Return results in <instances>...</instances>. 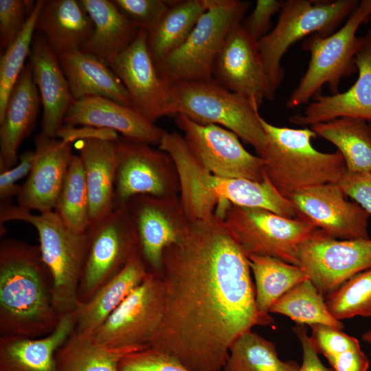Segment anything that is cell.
<instances>
[{
    "label": "cell",
    "mask_w": 371,
    "mask_h": 371,
    "mask_svg": "<svg viewBox=\"0 0 371 371\" xmlns=\"http://www.w3.org/2000/svg\"><path fill=\"white\" fill-rule=\"evenodd\" d=\"M249 259L223 218L191 221L164 251L165 307L151 342L190 371H221L233 342L273 322L258 311Z\"/></svg>",
    "instance_id": "obj_1"
},
{
    "label": "cell",
    "mask_w": 371,
    "mask_h": 371,
    "mask_svg": "<svg viewBox=\"0 0 371 371\" xmlns=\"http://www.w3.org/2000/svg\"><path fill=\"white\" fill-rule=\"evenodd\" d=\"M61 315L53 280L39 246L6 238L0 243V336L40 338L50 334Z\"/></svg>",
    "instance_id": "obj_2"
},
{
    "label": "cell",
    "mask_w": 371,
    "mask_h": 371,
    "mask_svg": "<svg viewBox=\"0 0 371 371\" xmlns=\"http://www.w3.org/2000/svg\"><path fill=\"white\" fill-rule=\"evenodd\" d=\"M159 149L172 159L179 177L181 199L190 221L216 214L222 218L230 204L262 208L278 215L295 218L289 199L282 195L265 175L262 181L225 178L203 168L189 149L183 136L164 131Z\"/></svg>",
    "instance_id": "obj_3"
},
{
    "label": "cell",
    "mask_w": 371,
    "mask_h": 371,
    "mask_svg": "<svg viewBox=\"0 0 371 371\" xmlns=\"http://www.w3.org/2000/svg\"><path fill=\"white\" fill-rule=\"evenodd\" d=\"M265 133V144L258 156L273 186L284 196L299 190L330 183H339L347 172L339 151L316 150L311 140L317 137L311 128L274 126L260 114Z\"/></svg>",
    "instance_id": "obj_4"
},
{
    "label": "cell",
    "mask_w": 371,
    "mask_h": 371,
    "mask_svg": "<svg viewBox=\"0 0 371 371\" xmlns=\"http://www.w3.org/2000/svg\"><path fill=\"white\" fill-rule=\"evenodd\" d=\"M21 221L34 227L43 259L53 280L54 306L60 315L74 312L87 247V233L67 227L54 212L34 214L27 210L1 202L0 223Z\"/></svg>",
    "instance_id": "obj_5"
},
{
    "label": "cell",
    "mask_w": 371,
    "mask_h": 371,
    "mask_svg": "<svg viewBox=\"0 0 371 371\" xmlns=\"http://www.w3.org/2000/svg\"><path fill=\"white\" fill-rule=\"evenodd\" d=\"M258 108L212 78L176 82L170 86L168 115L182 114L201 124L224 127L251 144L258 154L265 144Z\"/></svg>",
    "instance_id": "obj_6"
},
{
    "label": "cell",
    "mask_w": 371,
    "mask_h": 371,
    "mask_svg": "<svg viewBox=\"0 0 371 371\" xmlns=\"http://www.w3.org/2000/svg\"><path fill=\"white\" fill-rule=\"evenodd\" d=\"M371 16V0L361 1L346 23L332 34H313L304 41L302 48L310 53L308 68L297 87L290 95L286 107L293 109L307 103L324 85L333 94L338 93L341 80L357 71L355 62L362 37L357 32Z\"/></svg>",
    "instance_id": "obj_7"
},
{
    "label": "cell",
    "mask_w": 371,
    "mask_h": 371,
    "mask_svg": "<svg viewBox=\"0 0 371 371\" xmlns=\"http://www.w3.org/2000/svg\"><path fill=\"white\" fill-rule=\"evenodd\" d=\"M207 10L186 41L156 65L168 84L207 80L229 32L241 21L250 3L240 0H205Z\"/></svg>",
    "instance_id": "obj_8"
},
{
    "label": "cell",
    "mask_w": 371,
    "mask_h": 371,
    "mask_svg": "<svg viewBox=\"0 0 371 371\" xmlns=\"http://www.w3.org/2000/svg\"><path fill=\"white\" fill-rule=\"evenodd\" d=\"M357 0H288L274 28L257 42L271 87L276 91L284 77L281 60L295 42L313 34L327 36L357 7Z\"/></svg>",
    "instance_id": "obj_9"
},
{
    "label": "cell",
    "mask_w": 371,
    "mask_h": 371,
    "mask_svg": "<svg viewBox=\"0 0 371 371\" xmlns=\"http://www.w3.org/2000/svg\"><path fill=\"white\" fill-rule=\"evenodd\" d=\"M222 218L247 256H270L295 265L300 245L317 229L297 217L233 204Z\"/></svg>",
    "instance_id": "obj_10"
},
{
    "label": "cell",
    "mask_w": 371,
    "mask_h": 371,
    "mask_svg": "<svg viewBox=\"0 0 371 371\" xmlns=\"http://www.w3.org/2000/svg\"><path fill=\"white\" fill-rule=\"evenodd\" d=\"M165 291L162 278L148 273L95 333L110 348L136 351L150 346L162 321Z\"/></svg>",
    "instance_id": "obj_11"
},
{
    "label": "cell",
    "mask_w": 371,
    "mask_h": 371,
    "mask_svg": "<svg viewBox=\"0 0 371 371\" xmlns=\"http://www.w3.org/2000/svg\"><path fill=\"white\" fill-rule=\"evenodd\" d=\"M124 207L137 252L148 273L161 278L165 250L177 243L190 224L179 195H137Z\"/></svg>",
    "instance_id": "obj_12"
},
{
    "label": "cell",
    "mask_w": 371,
    "mask_h": 371,
    "mask_svg": "<svg viewBox=\"0 0 371 371\" xmlns=\"http://www.w3.org/2000/svg\"><path fill=\"white\" fill-rule=\"evenodd\" d=\"M117 170L114 205L123 207L133 196L179 195L180 181L171 157L150 144L120 137L115 142Z\"/></svg>",
    "instance_id": "obj_13"
},
{
    "label": "cell",
    "mask_w": 371,
    "mask_h": 371,
    "mask_svg": "<svg viewBox=\"0 0 371 371\" xmlns=\"http://www.w3.org/2000/svg\"><path fill=\"white\" fill-rule=\"evenodd\" d=\"M87 247L78 299L82 303L115 276L137 251L124 207L115 208L86 232Z\"/></svg>",
    "instance_id": "obj_14"
},
{
    "label": "cell",
    "mask_w": 371,
    "mask_h": 371,
    "mask_svg": "<svg viewBox=\"0 0 371 371\" xmlns=\"http://www.w3.org/2000/svg\"><path fill=\"white\" fill-rule=\"evenodd\" d=\"M175 116L192 154L206 170L221 177L263 181V160L249 153L234 133L218 125L196 123L182 114Z\"/></svg>",
    "instance_id": "obj_15"
},
{
    "label": "cell",
    "mask_w": 371,
    "mask_h": 371,
    "mask_svg": "<svg viewBox=\"0 0 371 371\" xmlns=\"http://www.w3.org/2000/svg\"><path fill=\"white\" fill-rule=\"evenodd\" d=\"M297 265L321 294L328 295L371 269V239L337 240L317 229L300 245Z\"/></svg>",
    "instance_id": "obj_16"
},
{
    "label": "cell",
    "mask_w": 371,
    "mask_h": 371,
    "mask_svg": "<svg viewBox=\"0 0 371 371\" xmlns=\"http://www.w3.org/2000/svg\"><path fill=\"white\" fill-rule=\"evenodd\" d=\"M338 183L307 188L290 194L296 217L341 240L368 239L370 215L349 201Z\"/></svg>",
    "instance_id": "obj_17"
},
{
    "label": "cell",
    "mask_w": 371,
    "mask_h": 371,
    "mask_svg": "<svg viewBox=\"0 0 371 371\" xmlns=\"http://www.w3.org/2000/svg\"><path fill=\"white\" fill-rule=\"evenodd\" d=\"M212 78L258 106L275 96L261 56L240 23L227 34L214 62Z\"/></svg>",
    "instance_id": "obj_18"
},
{
    "label": "cell",
    "mask_w": 371,
    "mask_h": 371,
    "mask_svg": "<svg viewBox=\"0 0 371 371\" xmlns=\"http://www.w3.org/2000/svg\"><path fill=\"white\" fill-rule=\"evenodd\" d=\"M109 65L124 84L132 107L138 113L154 124L168 115L170 85L157 71L144 30L140 29L130 45Z\"/></svg>",
    "instance_id": "obj_19"
},
{
    "label": "cell",
    "mask_w": 371,
    "mask_h": 371,
    "mask_svg": "<svg viewBox=\"0 0 371 371\" xmlns=\"http://www.w3.org/2000/svg\"><path fill=\"white\" fill-rule=\"evenodd\" d=\"M34 158L16 196L18 205L39 213L54 211L69 166L73 144L41 133L34 139Z\"/></svg>",
    "instance_id": "obj_20"
},
{
    "label": "cell",
    "mask_w": 371,
    "mask_h": 371,
    "mask_svg": "<svg viewBox=\"0 0 371 371\" xmlns=\"http://www.w3.org/2000/svg\"><path fill=\"white\" fill-rule=\"evenodd\" d=\"M355 62L358 71L355 82L346 91L330 95L317 94L302 113L289 121L299 126H313L340 117L371 122V35L362 36Z\"/></svg>",
    "instance_id": "obj_21"
},
{
    "label": "cell",
    "mask_w": 371,
    "mask_h": 371,
    "mask_svg": "<svg viewBox=\"0 0 371 371\" xmlns=\"http://www.w3.org/2000/svg\"><path fill=\"white\" fill-rule=\"evenodd\" d=\"M29 58L43 107L41 133L56 138L74 101L69 85L57 55L38 32H35Z\"/></svg>",
    "instance_id": "obj_22"
},
{
    "label": "cell",
    "mask_w": 371,
    "mask_h": 371,
    "mask_svg": "<svg viewBox=\"0 0 371 371\" xmlns=\"http://www.w3.org/2000/svg\"><path fill=\"white\" fill-rule=\"evenodd\" d=\"M64 124L108 128L126 139L158 146L165 131L133 108L96 96L74 100L66 114Z\"/></svg>",
    "instance_id": "obj_23"
},
{
    "label": "cell",
    "mask_w": 371,
    "mask_h": 371,
    "mask_svg": "<svg viewBox=\"0 0 371 371\" xmlns=\"http://www.w3.org/2000/svg\"><path fill=\"white\" fill-rule=\"evenodd\" d=\"M41 104L29 62L12 89L0 120V170L11 168L18 163V149L33 130Z\"/></svg>",
    "instance_id": "obj_24"
},
{
    "label": "cell",
    "mask_w": 371,
    "mask_h": 371,
    "mask_svg": "<svg viewBox=\"0 0 371 371\" xmlns=\"http://www.w3.org/2000/svg\"><path fill=\"white\" fill-rule=\"evenodd\" d=\"M74 326L71 312L61 315L54 330L43 337L0 336V371H60L56 353Z\"/></svg>",
    "instance_id": "obj_25"
},
{
    "label": "cell",
    "mask_w": 371,
    "mask_h": 371,
    "mask_svg": "<svg viewBox=\"0 0 371 371\" xmlns=\"http://www.w3.org/2000/svg\"><path fill=\"white\" fill-rule=\"evenodd\" d=\"M115 142L87 139L76 142L85 172L89 198L90 225L115 210L117 170Z\"/></svg>",
    "instance_id": "obj_26"
},
{
    "label": "cell",
    "mask_w": 371,
    "mask_h": 371,
    "mask_svg": "<svg viewBox=\"0 0 371 371\" xmlns=\"http://www.w3.org/2000/svg\"><path fill=\"white\" fill-rule=\"evenodd\" d=\"M57 56L74 100L102 97L132 107L126 87L108 63L81 50Z\"/></svg>",
    "instance_id": "obj_27"
},
{
    "label": "cell",
    "mask_w": 371,
    "mask_h": 371,
    "mask_svg": "<svg viewBox=\"0 0 371 371\" xmlns=\"http://www.w3.org/2000/svg\"><path fill=\"white\" fill-rule=\"evenodd\" d=\"M35 30L56 53L82 50L93 32V23L80 1L49 0L38 14Z\"/></svg>",
    "instance_id": "obj_28"
},
{
    "label": "cell",
    "mask_w": 371,
    "mask_h": 371,
    "mask_svg": "<svg viewBox=\"0 0 371 371\" xmlns=\"http://www.w3.org/2000/svg\"><path fill=\"white\" fill-rule=\"evenodd\" d=\"M148 272L137 251L124 267L88 301L74 311L72 333L93 336L108 317L146 277Z\"/></svg>",
    "instance_id": "obj_29"
},
{
    "label": "cell",
    "mask_w": 371,
    "mask_h": 371,
    "mask_svg": "<svg viewBox=\"0 0 371 371\" xmlns=\"http://www.w3.org/2000/svg\"><path fill=\"white\" fill-rule=\"evenodd\" d=\"M93 23V32L81 51L109 63L135 38L139 28L109 0H80Z\"/></svg>",
    "instance_id": "obj_30"
},
{
    "label": "cell",
    "mask_w": 371,
    "mask_h": 371,
    "mask_svg": "<svg viewBox=\"0 0 371 371\" xmlns=\"http://www.w3.org/2000/svg\"><path fill=\"white\" fill-rule=\"evenodd\" d=\"M311 128L337 148L348 172H371V127L367 121L340 117Z\"/></svg>",
    "instance_id": "obj_31"
},
{
    "label": "cell",
    "mask_w": 371,
    "mask_h": 371,
    "mask_svg": "<svg viewBox=\"0 0 371 371\" xmlns=\"http://www.w3.org/2000/svg\"><path fill=\"white\" fill-rule=\"evenodd\" d=\"M206 10L205 0L174 1L159 23L147 33L148 49L155 65L186 41Z\"/></svg>",
    "instance_id": "obj_32"
},
{
    "label": "cell",
    "mask_w": 371,
    "mask_h": 371,
    "mask_svg": "<svg viewBox=\"0 0 371 371\" xmlns=\"http://www.w3.org/2000/svg\"><path fill=\"white\" fill-rule=\"evenodd\" d=\"M255 280V300L258 311L269 313L272 306L288 291L308 279L299 266L278 258L247 256Z\"/></svg>",
    "instance_id": "obj_33"
},
{
    "label": "cell",
    "mask_w": 371,
    "mask_h": 371,
    "mask_svg": "<svg viewBox=\"0 0 371 371\" xmlns=\"http://www.w3.org/2000/svg\"><path fill=\"white\" fill-rule=\"evenodd\" d=\"M133 352L136 350L108 348L91 335L71 333L57 350L56 360L60 371H122L120 361Z\"/></svg>",
    "instance_id": "obj_34"
},
{
    "label": "cell",
    "mask_w": 371,
    "mask_h": 371,
    "mask_svg": "<svg viewBox=\"0 0 371 371\" xmlns=\"http://www.w3.org/2000/svg\"><path fill=\"white\" fill-rule=\"evenodd\" d=\"M294 361L278 358L274 343L249 330L239 336L229 348L223 371H297Z\"/></svg>",
    "instance_id": "obj_35"
},
{
    "label": "cell",
    "mask_w": 371,
    "mask_h": 371,
    "mask_svg": "<svg viewBox=\"0 0 371 371\" xmlns=\"http://www.w3.org/2000/svg\"><path fill=\"white\" fill-rule=\"evenodd\" d=\"M269 313L289 317L299 325L324 324L342 330L341 321L329 313L324 295L307 279L285 293Z\"/></svg>",
    "instance_id": "obj_36"
},
{
    "label": "cell",
    "mask_w": 371,
    "mask_h": 371,
    "mask_svg": "<svg viewBox=\"0 0 371 371\" xmlns=\"http://www.w3.org/2000/svg\"><path fill=\"white\" fill-rule=\"evenodd\" d=\"M54 212L70 229L84 233L90 226L89 198L86 176L78 155H74Z\"/></svg>",
    "instance_id": "obj_37"
},
{
    "label": "cell",
    "mask_w": 371,
    "mask_h": 371,
    "mask_svg": "<svg viewBox=\"0 0 371 371\" xmlns=\"http://www.w3.org/2000/svg\"><path fill=\"white\" fill-rule=\"evenodd\" d=\"M45 0L36 1L34 10L23 30L13 43L1 54L0 58V120L15 84L25 68V61L30 56L35 25Z\"/></svg>",
    "instance_id": "obj_38"
},
{
    "label": "cell",
    "mask_w": 371,
    "mask_h": 371,
    "mask_svg": "<svg viewBox=\"0 0 371 371\" xmlns=\"http://www.w3.org/2000/svg\"><path fill=\"white\" fill-rule=\"evenodd\" d=\"M329 313L341 321L356 316H371V269L352 276L327 295Z\"/></svg>",
    "instance_id": "obj_39"
},
{
    "label": "cell",
    "mask_w": 371,
    "mask_h": 371,
    "mask_svg": "<svg viewBox=\"0 0 371 371\" xmlns=\"http://www.w3.org/2000/svg\"><path fill=\"white\" fill-rule=\"evenodd\" d=\"M35 5L32 0H0L1 54L20 34Z\"/></svg>",
    "instance_id": "obj_40"
},
{
    "label": "cell",
    "mask_w": 371,
    "mask_h": 371,
    "mask_svg": "<svg viewBox=\"0 0 371 371\" xmlns=\"http://www.w3.org/2000/svg\"><path fill=\"white\" fill-rule=\"evenodd\" d=\"M117 8L137 27L146 33L159 23L174 1L113 0Z\"/></svg>",
    "instance_id": "obj_41"
},
{
    "label": "cell",
    "mask_w": 371,
    "mask_h": 371,
    "mask_svg": "<svg viewBox=\"0 0 371 371\" xmlns=\"http://www.w3.org/2000/svg\"><path fill=\"white\" fill-rule=\"evenodd\" d=\"M119 366L122 371H190L176 359L151 347L126 355Z\"/></svg>",
    "instance_id": "obj_42"
},
{
    "label": "cell",
    "mask_w": 371,
    "mask_h": 371,
    "mask_svg": "<svg viewBox=\"0 0 371 371\" xmlns=\"http://www.w3.org/2000/svg\"><path fill=\"white\" fill-rule=\"evenodd\" d=\"M310 339L317 354L323 355L329 361L337 355L359 345L357 339L342 330L324 324L310 326Z\"/></svg>",
    "instance_id": "obj_43"
},
{
    "label": "cell",
    "mask_w": 371,
    "mask_h": 371,
    "mask_svg": "<svg viewBox=\"0 0 371 371\" xmlns=\"http://www.w3.org/2000/svg\"><path fill=\"white\" fill-rule=\"evenodd\" d=\"M284 1L257 0L251 14L240 23L247 34L256 42L265 36L271 26V17L281 10Z\"/></svg>",
    "instance_id": "obj_44"
},
{
    "label": "cell",
    "mask_w": 371,
    "mask_h": 371,
    "mask_svg": "<svg viewBox=\"0 0 371 371\" xmlns=\"http://www.w3.org/2000/svg\"><path fill=\"white\" fill-rule=\"evenodd\" d=\"M34 158V150H27L19 156L18 163L12 168L0 170L1 202H8L11 197L17 196L21 188L17 182L28 176Z\"/></svg>",
    "instance_id": "obj_45"
},
{
    "label": "cell",
    "mask_w": 371,
    "mask_h": 371,
    "mask_svg": "<svg viewBox=\"0 0 371 371\" xmlns=\"http://www.w3.org/2000/svg\"><path fill=\"white\" fill-rule=\"evenodd\" d=\"M348 196L371 216V172L346 173L338 183Z\"/></svg>",
    "instance_id": "obj_46"
},
{
    "label": "cell",
    "mask_w": 371,
    "mask_h": 371,
    "mask_svg": "<svg viewBox=\"0 0 371 371\" xmlns=\"http://www.w3.org/2000/svg\"><path fill=\"white\" fill-rule=\"evenodd\" d=\"M120 136L113 130L92 126H69L64 124L58 131L56 138L74 144L79 140L100 139L116 142Z\"/></svg>",
    "instance_id": "obj_47"
},
{
    "label": "cell",
    "mask_w": 371,
    "mask_h": 371,
    "mask_svg": "<svg viewBox=\"0 0 371 371\" xmlns=\"http://www.w3.org/2000/svg\"><path fill=\"white\" fill-rule=\"evenodd\" d=\"M333 371H367L369 360L360 345L348 350L328 361Z\"/></svg>",
    "instance_id": "obj_48"
},
{
    "label": "cell",
    "mask_w": 371,
    "mask_h": 371,
    "mask_svg": "<svg viewBox=\"0 0 371 371\" xmlns=\"http://www.w3.org/2000/svg\"><path fill=\"white\" fill-rule=\"evenodd\" d=\"M302 348V363L297 371H331L321 361L303 325L293 328Z\"/></svg>",
    "instance_id": "obj_49"
},
{
    "label": "cell",
    "mask_w": 371,
    "mask_h": 371,
    "mask_svg": "<svg viewBox=\"0 0 371 371\" xmlns=\"http://www.w3.org/2000/svg\"><path fill=\"white\" fill-rule=\"evenodd\" d=\"M361 339L370 345V355L371 357V328L368 330L367 331L364 332L361 335Z\"/></svg>",
    "instance_id": "obj_50"
},
{
    "label": "cell",
    "mask_w": 371,
    "mask_h": 371,
    "mask_svg": "<svg viewBox=\"0 0 371 371\" xmlns=\"http://www.w3.org/2000/svg\"><path fill=\"white\" fill-rule=\"evenodd\" d=\"M368 32L370 33V35H371V29H370V30L368 31Z\"/></svg>",
    "instance_id": "obj_51"
},
{
    "label": "cell",
    "mask_w": 371,
    "mask_h": 371,
    "mask_svg": "<svg viewBox=\"0 0 371 371\" xmlns=\"http://www.w3.org/2000/svg\"><path fill=\"white\" fill-rule=\"evenodd\" d=\"M370 127H371V123L370 124Z\"/></svg>",
    "instance_id": "obj_52"
}]
</instances>
